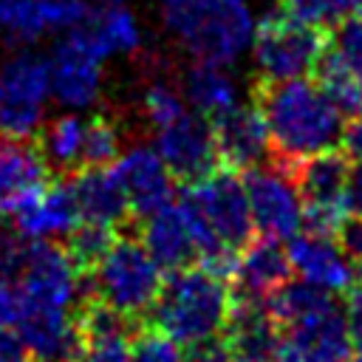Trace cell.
Masks as SVG:
<instances>
[{
  "label": "cell",
  "instance_id": "cell-44",
  "mask_svg": "<svg viewBox=\"0 0 362 362\" xmlns=\"http://www.w3.org/2000/svg\"><path fill=\"white\" fill-rule=\"evenodd\" d=\"M342 153L351 158V161H362V113H356V119L351 124H345V133H342Z\"/></svg>",
  "mask_w": 362,
  "mask_h": 362
},
{
  "label": "cell",
  "instance_id": "cell-28",
  "mask_svg": "<svg viewBox=\"0 0 362 362\" xmlns=\"http://www.w3.org/2000/svg\"><path fill=\"white\" fill-rule=\"evenodd\" d=\"M317 82L339 105V110L345 116L362 113V76L354 74L345 62H339L328 48L317 65Z\"/></svg>",
  "mask_w": 362,
  "mask_h": 362
},
{
  "label": "cell",
  "instance_id": "cell-3",
  "mask_svg": "<svg viewBox=\"0 0 362 362\" xmlns=\"http://www.w3.org/2000/svg\"><path fill=\"white\" fill-rule=\"evenodd\" d=\"M232 294L226 280L209 274L201 266H184L170 272L161 291L147 311V325L164 331L178 345L221 334L229 317Z\"/></svg>",
  "mask_w": 362,
  "mask_h": 362
},
{
  "label": "cell",
  "instance_id": "cell-2",
  "mask_svg": "<svg viewBox=\"0 0 362 362\" xmlns=\"http://www.w3.org/2000/svg\"><path fill=\"white\" fill-rule=\"evenodd\" d=\"M161 20L192 59L223 65L249 51L257 23L249 0H161Z\"/></svg>",
  "mask_w": 362,
  "mask_h": 362
},
{
  "label": "cell",
  "instance_id": "cell-4",
  "mask_svg": "<svg viewBox=\"0 0 362 362\" xmlns=\"http://www.w3.org/2000/svg\"><path fill=\"white\" fill-rule=\"evenodd\" d=\"M181 209L192 226L198 257L221 249L240 252L252 240L255 226L246 184L235 173L212 170L209 175L192 181L181 198Z\"/></svg>",
  "mask_w": 362,
  "mask_h": 362
},
{
  "label": "cell",
  "instance_id": "cell-5",
  "mask_svg": "<svg viewBox=\"0 0 362 362\" xmlns=\"http://www.w3.org/2000/svg\"><path fill=\"white\" fill-rule=\"evenodd\" d=\"M88 277L90 297H99L102 303L136 320L153 308L164 283L161 266L150 257L144 243L133 238H116L102 260L88 272Z\"/></svg>",
  "mask_w": 362,
  "mask_h": 362
},
{
  "label": "cell",
  "instance_id": "cell-6",
  "mask_svg": "<svg viewBox=\"0 0 362 362\" xmlns=\"http://www.w3.org/2000/svg\"><path fill=\"white\" fill-rule=\"evenodd\" d=\"M325 37L317 25H308L288 14L286 8L269 11L255 23L252 34V62L263 82L300 79L317 71L325 54Z\"/></svg>",
  "mask_w": 362,
  "mask_h": 362
},
{
  "label": "cell",
  "instance_id": "cell-12",
  "mask_svg": "<svg viewBox=\"0 0 362 362\" xmlns=\"http://www.w3.org/2000/svg\"><path fill=\"white\" fill-rule=\"evenodd\" d=\"M153 133H156V150L161 153L164 164L175 178H184L192 184L209 175L221 161L212 122L195 110L181 113L178 119H173L170 124Z\"/></svg>",
  "mask_w": 362,
  "mask_h": 362
},
{
  "label": "cell",
  "instance_id": "cell-41",
  "mask_svg": "<svg viewBox=\"0 0 362 362\" xmlns=\"http://www.w3.org/2000/svg\"><path fill=\"white\" fill-rule=\"evenodd\" d=\"M28 359V348L23 334L17 331V325H0V362H25Z\"/></svg>",
  "mask_w": 362,
  "mask_h": 362
},
{
  "label": "cell",
  "instance_id": "cell-46",
  "mask_svg": "<svg viewBox=\"0 0 362 362\" xmlns=\"http://www.w3.org/2000/svg\"><path fill=\"white\" fill-rule=\"evenodd\" d=\"M99 6H124L127 0H96Z\"/></svg>",
  "mask_w": 362,
  "mask_h": 362
},
{
  "label": "cell",
  "instance_id": "cell-19",
  "mask_svg": "<svg viewBox=\"0 0 362 362\" xmlns=\"http://www.w3.org/2000/svg\"><path fill=\"white\" fill-rule=\"evenodd\" d=\"M11 215H14L17 235H23L25 240H54V238L68 235L79 223L71 181L45 184L37 195H31Z\"/></svg>",
  "mask_w": 362,
  "mask_h": 362
},
{
  "label": "cell",
  "instance_id": "cell-15",
  "mask_svg": "<svg viewBox=\"0 0 362 362\" xmlns=\"http://www.w3.org/2000/svg\"><path fill=\"white\" fill-rule=\"evenodd\" d=\"M223 337L235 356L252 362H274L283 345V328L274 320L269 303L263 297H246V294L232 297Z\"/></svg>",
  "mask_w": 362,
  "mask_h": 362
},
{
  "label": "cell",
  "instance_id": "cell-9",
  "mask_svg": "<svg viewBox=\"0 0 362 362\" xmlns=\"http://www.w3.org/2000/svg\"><path fill=\"white\" fill-rule=\"evenodd\" d=\"M348 170H351V158L337 150L311 156L294 167V175H297L294 181L303 198L305 229L334 235L342 226V221L351 215Z\"/></svg>",
  "mask_w": 362,
  "mask_h": 362
},
{
  "label": "cell",
  "instance_id": "cell-27",
  "mask_svg": "<svg viewBox=\"0 0 362 362\" xmlns=\"http://www.w3.org/2000/svg\"><path fill=\"white\" fill-rule=\"evenodd\" d=\"M266 303H269L274 320L280 322V328H288V325L334 305L337 297H334V291H325V288H320L308 280H291L288 277L280 288H274L269 294Z\"/></svg>",
  "mask_w": 362,
  "mask_h": 362
},
{
  "label": "cell",
  "instance_id": "cell-20",
  "mask_svg": "<svg viewBox=\"0 0 362 362\" xmlns=\"http://www.w3.org/2000/svg\"><path fill=\"white\" fill-rule=\"evenodd\" d=\"M48 184V164L28 139L0 136V215H11Z\"/></svg>",
  "mask_w": 362,
  "mask_h": 362
},
{
  "label": "cell",
  "instance_id": "cell-10",
  "mask_svg": "<svg viewBox=\"0 0 362 362\" xmlns=\"http://www.w3.org/2000/svg\"><path fill=\"white\" fill-rule=\"evenodd\" d=\"M51 68V99L65 110H88L102 99L105 82V57L90 45L82 28H71L54 45L48 57Z\"/></svg>",
  "mask_w": 362,
  "mask_h": 362
},
{
  "label": "cell",
  "instance_id": "cell-8",
  "mask_svg": "<svg viewBox=\"0 0 362 362\" xmlns=\"http://www.w3.org/2000/svg\"><path fill=\"white\" fill-rule=\"evenodd\" d=\"M82 277L85 274L71 263L62 246H54L51 240H28L17 277L23 308L76 311L82 300L90 297V288L82 286Z\"/></svg>",
  "mask_w": 362,
  "mask_h": 362
},
{
  "label": "cell",
  "instance_id": "cell-40",
  "mask_svg": "<svg viewBox=\"0 0 362 362\" xmlns=\"http://www.w3.org/2000/svg\"><path fill=\"white\" fill-rule=\"evenodd\" d=\"M339 235V246L345 249V255L362 269V212H354L342 221V226L337 229Z\"/></svg>",
  "mask_w": 362,
  "mask_h": 362
},
{
  "label": "cell",
  "instance_id": "cell-48",
  "mask_svg": "<svg viewBox=\"0 0 362 362\" xmlns=\"http://www.w3.org/2000/svg\"><path fill=\"white\" fill-rule=\"evenodd\" d=\"M229 362H252V359H243V356H235V354H232V359H229Z\"/></svg>",
  "mask_w": 362,
  "mask_h": 362
},
{
  "label": "cell",
  "instance_id": "cell-26",
  "mask_svg": "<svg viewBox=\"0 0 362 362\" xmlns=\"http://www.w3.org/2000/svg\"><path fill=\"white\" fill-rule=\"evenodd\" d=\"M85 130L88 119L76 110H65L40 130V153L48 167L79 170L85 161Z\"/></svg>",
  "mask_w": 362,
  "mask_h": 362
},
{
  "label": "cell",
  "instance_id": "cell-37",
  "mask_svg": "<svg viewBox=\"0 0 362 362\" xmlns=\"http://www.w3.org/2000/svg\"><path fill=\"white\" fill-rule=\"evenodd\" d=\"M229 359H232V348H229L223 331L195 339V342H187L181 348V362H229Z\"/></svg>",
  "mask_w": 362,
  "mask_h": 362
},
{
  "label": "cell",
  "instance_id": "cell-32",
  "mask_svg": "<svg viewBox=\"0 0 362 362\" xmlns=\"http://www.w3.org/2000/svg\"><path fill=\"white\" fill-rule=\"evenodd\" d=\"M141 110H144V119L153 130L170 124L173 119H178L181 113L189 110V105L184 102L181 90L167 85V82H150L144 96H141Z\"/></svg>",
  "mask_w": 362,
  "mask_h": 362
},
{
  "label": "cell",
  "instance_id": "cell-39",
  "mask_svg": "<svg viewBox=\"0 0 362 362\" xmlns=\"http://www.w3.org/2000/svg\"><path fill=\"white\" fill-rule=\"evenodd\" d=\"M82 362H130V339H99L88 342Z\"/></svg>",
  "mask_w": 362,
  "mask_h": 362
},
{
  "label": "cell",
  "instance_id": "cell-49",
  "mask_svg": "<svg viewBox=\"0 0 362 362\" xmlns=\"http://www.w3.org/2000/svg\"><path fill=\"white\" fill-rule=\"evenodd\" d=\"M25 362H28V359H25ZM34 362H40V359H34Z\"/></svg>",
  "mask_w": 362,
  "mask_h": 362
},
{
  "label": "cell",
  "instance_id": "cell-36",
  "mask_svg": "<svg viewBox=\"0 0 362 362\" xmlns=\"http://www.w3.org/2000/svg\"><path fill=\"white\" fill-rule=\"evenodd\" d=\"M45 31H71L88 20V3L85 0H40Z\"/></svg>",
  "mask_w": 362,
  "mask_h": 362
},
{
  "label": "cell",
  "instance_id": "cell-1",
  "mask_svg": "<svg viewBox=\"0 0 362 362\" xmlns=\"http://www.w3.org/2000/svg\"><path fill=\"white\" fill-rule=\"evenodd\" d=\"M257 110L274 153L291 170L311 156L337 150L348 124L339 105L308 76L266 82L257 96Z\"/></svg>",
  "mask_w": 362,
  "mask_h": 362
},
{
  "label": "cell",
  "instance_id": "cell-17",
  "mask_svg": "<svg viewBox=\"0 0 362 362\" xmlns=\"http://www.w3.org/2000/svg\"><path fill=\"white\" fill-rule=\"evenodd\" d=\"M283 342L300 356V362H345L354 348L345 308L339 303L283 328Z\"/></svg>",
  "mask_w": 362,
  "mask_h": 362
},
{
  "label": "cell",
  "instance_id": "cell-30",
  "mask_svg": "<svg viewBox=\"0 0 362 362\" xmlns=\"http://www.w3.org/2000/svg\"><path fill=\"white\" fill-rule=\"evenodd\" d=\"M0 34L23 45L48 34L40 0H0Z\"/></svg>",
  "mask_w": 362,
  "mask_h": 362
},
{
  "label": "cell",
  "instance_id": "cell-38",
  "mask_svg": "<svg viewBox=\"0 0 362 362\" xmlns=\"http://www.w3.org/2000/svg\"><path fill=\"white\" fill-rule=\"evenodd\" d=\"M25 249H28V240L23 235L0 229V277L3 280L17 283L23 260H25Z\"/></svg>",
  "mask_w": 362,
  "mask_h": 362
},
{
  "label": "cell",
  "instance_id": "cell-21",
  "mask_svg": "<svg viewBox=\"0 0 362 362\" xmlns=\"http://www.w3.org/2000/svg\"><path fill=\"white\" fill-rule=\"evenodd\" d=\"M141 243L150 252V257L161 266V272H178L184 266H192L198 257V243L192 235V226L181 209V204H164L161 209L144 215L141 226Z\"/></svg>",
  "mask_w": 362,
  "mask_h": 362
},
{
  "label": "cell",
  "instance_id": "cell-13",
  "mask_svg": "<svg viewBox=\"0 0 362 362\" xmlns=\"http://www.w3.org/2000/svg\"><path fill=\"white\" fill-rule=\"evenodd\" d=\"M110 173L116 175L119 187L127 198V206L141 218L161 209L173 198V178L175 175L164 164L156 144L122 147Z\"/></svg>",
  "mask_w": 362,
  "mask_h": 362
},
{
  "label": "cell",
  "instance_id": "cell-31",
  "mask_svg": "<svg viewBox=\"0 0 362 362\" xmlns=\"http://www.w3.org/2000/svg\"><path fill=\"white\" fill-rule=\"evenodd\" d=\"M122 153V133L119 127L105 119H88V130H85V161L82 167H107L116 161V156Z\"/></svg>",
  "mask_w": 362,
  "mask_h": 362
},
{
  "label": "cell",
  "instance_id": "cell-47",
  "mask_svg": "<svg viewBox=\"0 0 362 362\" xmlns=\"http://www.w3.org/2000/svg\"><path fill=\"white\" fill-rule=\"evenodd\" d=\"M345 362H362V348H359V351H356V354H354V356H348V359H345Z\"/></svg>",
  "mask_w": 362,
  "mask_h": 362
},
{
  "label": "cell",
  "instance_id": "cell-45",
  "mask_svg": "<svg viewBox=\"0 0 362 362\" xmlns=\"http://www.w3.org/2000/svg\"><path fill=\"white\" fill-rule=\"evenodd\" d=\"M348 209L362 212V161H351L348 170Z\"/></svg>",
  "mask_w": 362,
  "mask_h": 362
},
{
  "label": "cell",
  "instance_id": "cell-11",
  "mask_svg": "<svg viewBox=\"0 0 362 362\" xmlns=\"http://www.w3.org/2000/svg\"><path fill=\"white\" fill-rule=\"evenodd\" d=\"M246 198L252 212V226L274 240H288L303 226V198L291 170L280 167H249Z\"/></svg>",
  "mask_w": 362,
  "mask_h": 362
},
{
  "label": "cell",
  "instance_id": "cell-16",
  "mask_svg": "<svg viewBox=\"0 0 362 362\" xmlns=\"http://www.w3.org/2000/svg\"><path fill=\"white\" fill-rule=\"evenodd\" d=\"M17 331L25 339L28 354L40 362H82L85 337L76 322V311L57 308H23Z\"/></svg>",
  "mask_w": 362,
  "mask_h": 362
},
{
  "label": "cell",
  "instance_id": "cell-18",
  "mask_svg": "<svg viewBox=\"0 0 362 362\" xmlns=\"http://www.w3.org/2000/svg\"><path fill=\"white\" fill-rule=\"evenodd\" d=\"M218 158L226 161L232 170H249L260 164L272 147L266 122L257 107L252 105H235L232 110L212 119Z\"/></svg>",
  "mask_w": 362,
  "mask_h": 362
},
{
  "label": "cell",
  "instance_id": "cell-35",
  "mask_svg": "<svg viewBox=\"0 0 362 362\" xmlns=\"http://www.w3.org/2000/svg\"><path fill=\"white\" fill-rule=\"evenodd\" d=\"M339 62H345L354 74L362 76V14H351L337 23V31L331 37L328 48Z\"/></svg>",
  "mask_w": 362,
  "mask_h": 362
},
{
  "label": "cell",
  "instance_id": "cell-42",
  "mask_svg": "<svg viewBox=\"0 0 362 362\" xmlns=\"http://www.w3.org/2000/svg\"><path fill=\"white\" fill-rule=\"evenodd\" d=\"M23 300H20V288L11 280L0 277V325H14L20 317Z\"/></svg>",
  "mask_w": 362,
  "mask_h": 362
},
{
  "label": "cell",
  "instance_id": "cell-22",
  "mask_svg": "<svg viewBox=\"0 0 362 362\" xmlns=\"http://www.w3.org/2000/svg\"><path fill=\"white\" fill-rule=\"evenodd\" d=\"M184 102L206 116L209 122L218 119L221 113L232 110L240 102V90L235 76L229 74V68L223 62H209V59H195L184 74H181V85H178Z\"/></svg>",
  "mask_w": 362,
  "mask_h": 362
},
{
  "label": "cell",
  "instance_id": "cell-29",
  "mask_svg": "<svg viewBox=\"0 0 362 362\" xmlns=\"http://www.w3.org/2000/svg\"><path fill=\"white\" fill-rule=\"evenodd\" d=\"M65 238H68V240H65L62 249L68 252L71 263H74L82 274H88V272L102 260V255L110 249V243L116 240L113 226L88 223V221H79Z\"/></svg>",
  "mask_w": 362,
  "mask_h": 362
},
{
  "label": "cell",
  "instance_id": "cell-14",
  "mask_svg": "<svg viewBox=\"0 0 362 362\" xmlns=\"http://www.w3.org/2000/svg\"><path fill=\"white\" fill-rule=\"evenodd\" d=\"M286 252L291 272H297L300 280H308L334 294L354 288L356 263L345 255V249L339 246V240H334V235L314 229L297 232L288 238Z\"/></svg>",
  "mask_w": 362,
  "mask_h": 362
},
{
  "label": "cell",
  "instance_id": "cell-43",
  "mask_svg": "<svg viewBox=\"0 0 362 362\" xmlns=\"http://www.w3.org/2000/svg\"><path fill=\"white\" fill-rule=\"evenodd\" d=\"M345 322H348V334L351 342L356 348H362V288H348V300H345Z\"/></svg>",
  "mask_w": 362,
  "mask_h": 362
},
{
  "label": "cell",
  "instance_id": "cell-34",
  "mask_svg": "<svg viewBox=\"0 0 362 362\" xmlns=\"http://www.w3.org/2000/svg\"><path fill=\"white\" fill-rule=\"evenodd\" d=\"M130 362H181V348L164 331L141 325L130 339Z\"/></svg>",
  "mask_w": 362,
  "mask_h": 362
},
{
  "label": "cell",
  "instance_id": "cell-7",
  "mask_svg": "<svg viewBox=\"0 0 362 362\" xmlns=\"http://www.w3.org/2000/svg\"><path fill=\"white\" fill-rule=\"evenodd\" d=\"M48 99V59L31 48L14 51L0 65V136L31 139L34 133H40Z\"/></svg>",
  "mask_w": 362,
  "mask_h": 362
},
{
  "label": "cell",
  "instance_id": "cell-23",
  "mask_svg": "<svg viewBox=\"0 0 362 362\" xmlns=\"http://www.w3.org/2000/svg\"><path fill=\"white\" fill-rule=\"evenodd\" d=\"M291 277V263L288 252L280 246L274 238H257L249 240L240 255H238V269H235V283L238 294L246 297H269L274 288H280Z\"/></svg>",
  "mask_w": 362,
  "mask_h": 362
},
{
  "label": "cell",
  "instance_id": "cell-24",
  "mask_svg": "<svg viewBox=\"0 0 362 362\" xmlns=\"http://www.w3.org/2000/svg\"><path fill=\"white\" fill-rule=\"evenodd\" d=\"M71 192L76 201L79 221L116 226L127 215V198L116 181V175L105 167H85L71 178Z\"/></svg>",
  "mask_w": 362,
  "mask_h": 362
},
{
  "label": "cell",
  "instance_id": "cell-33",
  "mask_svg": "<svg viewBox=\"0 0 362 362\" xmlns=\"http://www.w3.org/2000/svg\"><path fill=\"white\" fill-rule=\"evenodd\" d=\"M280 3L288 14L317 28L337 25L339 20L354 14V0H280Z\"/></svg>",
  "mask_w": 362,
  "mask_h": 362
},
{
  "label": "cell",
  "instance_id": "cell-25",
  "mask_svg": "<svg viewBox=\"0 0 362 362\" xmlns=\"http://www.w3.org/2000/svg\"><path fill=\"white\" fill-rule=\"evenodd\" d=\"M90 45L107 59L116 54H133L141 45V25L127 6H102L79 25Z\"/></svg>",
  "mask_w": 362,
  "mask_h": 362
}]
</instances>
